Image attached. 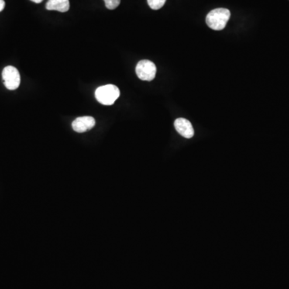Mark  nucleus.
Segmentation results:
<instances>
[{
	"label": "nucleus",
	"mask_w": 289,
	"mask_h": 289,
	"mask_svg": "<svg viewBox=\"0 0 289 289\" xmlns=\"http://www.w3.org/2000/svg\"><path fill=\"white\" fill-rule=\"evenodd\" d=\"M231 17V12L226 8H217L210 11L206 17V23L212 30L221 31L225 28Z\"/></svg>",
	"instance_id": "nucleus-1"
},
{
	"label": "nucleus",
	"mask_w": 289,
	"mask_h": 289,
	"mask_svg": "<svg viewBox=\"0 0 289 289\" xmlns=\"http://www.w3.org/2000/svg\"><path fill=\"white\" fill-rule=\"evenodd\" d=\"M95 97L102 105H112L120 97V90L114 84H106L96 90Z\"/></svg>",
	"instance_id": "nucleus-2"
},
{
	"label": "nucleus",
	"mask_w": 289,
	"mask_h": 289,
	"mask_svg": "<svg viewBox=\"0 0 289 289\" xmlns=\"http://www.w3.org/2000/svg\"><path fill=\"white\" fill-rule=\"evenodd\" d=\"M156 73H157V68L150 60H141L137 64V76L142 80L151 81L155 78Z\"/></svg>",
	"instance_id": "nucleus-3"
},
{
	"label": "nucleus",
	"mask_w": 289,
	"mask_h": 289,
	"mask_svg": "<svg viewBox=\"0 0 289 289\" xmlns=\"http://www.w3.org/2000/svg\"><path fill=\"white\" fill-rule=\"evenodd\" d=\"M3 80L6 88L9 90H15L20 85V74L16 68L7 66L2 73Z\"/></svg>",
	"instance_id": "nucleus-4"
},
{
	"label": "nucleus",
	"mask_w": 289,
	"mask_h": 289,
	"mask_svg": "<svg viewBox=\"0 0 289 289\" xmlns=\"http://www.w3.org/2000/svg\"><path fill=\"white\" fill-rule=\"evenodd\" d=\"M96 125V121L93 117L85 116L75 119L72 124L73 130L77 132H84L93 129Z\"/></svg>",
	"instance_id": "nucleus-5"
},
{
	"label": "nucleus",
	"mask_w": 289,
	"mask_h": 289,
	"mask_svg": "<svg viewBox=\"0 0 289 289\" xmlns=\"http://www.w3.org/2000/svg\"><path fill=\"white\" fill-rule=\"evenodd\" d=\"M174 127L179 135L184 138H191L194 136V129L188 120L185 118H177L174 121Z\"/></svg>",
	"instance_id": "nucleus-6"
},
{
	"label": "nucleus",
	"mask_w": 289,
	"mask_h": 289,
	"mask_svg": "<svg viewBox=\"0 0 289 289\" xmlns=\"http://www.w3.org/2000/svg\"><path fill=\"white\" fill-rule=\"evenodd\" d=\"M70 8L69 0H49L46 4V9L49 11H57L67 12Z\"/></svg>",
	"instance_id": "nucleus-7"
},
{
	"label": "nucleus",
	"mask_w": 289,
	"mask_h": 289,
	"mask_svg": "<svg viewBox=\"0 0 289 289\" xmlns=\"http://www.w3.org/2000/svg\"><path fill=\"white\" fill-rule=\"evenodd\" d=\"M166 0H147L149 8L153 10H159L164 6Z\"/></svg>",
	"instance_id": "nucleus-8"
},
{
	"label": "nucleus",
	"mask_w": 289,
	"mask_h": 289,
	"mask_svg": "<svg viewBox=\"0 0 289 289\" xmlns=\"http://www.w3.org/2000/svg\"><path fill=\"white\" fill-rule=\"evenodd\" d=\"M104 1H105V7L108 10L116 9L121 4V0H104Z\"/></svg>",
	"instance_id": "nucleus-9"
},
{
	"label": "nucleus",
	"mask_w": 289,
	"mask_h": 289,
	"mask_svg": "<svg viewBox=\"0 0 289 289\" xmlns=\"http://www.w3.org/2000/svg\"><path fill=\"white\" fill-rule=\"evenodd\" d=\"M5 8V2L4 0H0V12L3 11Z\"/></svg>",
	"instance_id": "nucleus-10"
},
{
	"label": "nucleus",
	"mask_w": 289,
	"mask_h": 289,
	"mask_svg": "<svg viewBox=\"0 0 289 289\" xmlns=\"http://www.w3.org/2000/svg\"><path fill=\"white\" fill-rule=\"evenodd\" d=\"M32 2L36 3V4H40L43 0H31Z\"/></svg>",
	"instance_id": "nucleus-11"
}]
</instances>
